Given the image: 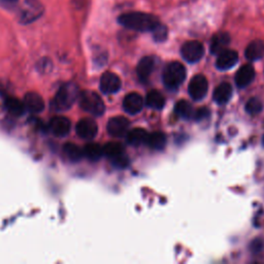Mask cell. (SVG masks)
Returning <instances> with one entry per match:
<instances>
[{"label": "cell", "mask_w": 264, "mask_h": 264, "mask_svg": "<svg viewBox=\"0 0 264 264\" xmlns=\"http://www.w3.org/2000/svg\"><path fill=\"white\" fill-rule=\"evenodd\" d=\"M118 22L125 28L139 32H152L160 24L157 17L141 12L123 14L118 18Z\"/></svg>", "instance_id": "cell-1"}, {"label": "cell", "mask_w": 264, "mask_h": 264, "mask_svg": "<svg viewBox=\"0 0 264 264\" xmlns=\"http://www.w3.org/2000/svg\"><path fill=\"white\" fill-rule=\"evenodd\" d=\"M186 78V69L180 62H170L163 71V83L169 90H177Z\"/></svg>", "instance_id": "cell-2"}, {"label": "cell", "mask_w": 264, "mask_h": 264, "mask_svg": "<svg viewBox=\"0 0 264 264\" xmlns=\"http://www.w3.org/2000/svg\"><path fill=\"white\" fill-rule=\"evenodd\" d=\"M78 96L79 93L76 85L72 83L64 84L60 87L54 98V107L58 111H66L72 107L74 101L78 99Z\"/></svg>", "instance_id": "cell-3"}, {"label": "cell", "mask_w": 264, "mask_h": 264, "mask_svg": "<svg viewBox=\"0 0 264 264\" xmlns=\"http://www.w3.org/2000/svg\"><path fill=\"white\" fill-rule=\"evenodd\" d=\"M78 101H79V107L85 112L89 113L93 116L99 117L106 111V107L101 97L93 91L87 90L79 93Z\"/></svg>", "instance_id": "cell-4"}, {"label": "cell", "mask_w": 264, "mask_h": 264, "mask_svg": "<svg viewBox=\"0 0 264 264\" xmlns=\"http://www.w3.org/2000/svg\"><path fill=\"white\" fill-rule=\"evenodd\" d=\"M181 54L186 61L190 63H195L202 58L205 54V48L201 43L197 40H190L183 45L181 49Z\"/></svg>", "instance_id": "cell-5"}, {"label": "cell", "mask_w": 264, "mask_h": 264, "mask_svg": "<svg viewBox=\"0 0 264 264\" xmlns=\"http://www.w3.org/2000/svg\"><path fill=\"white\" fill-rule=\"evenodd\" d=\"M43 6L38 0H26L21 11V21L25 24L31 23L43 15Z\"/></svg>", "instance_id": "cell-6"}, {"label": "cell", "mask_w": 264, "mask_h": 264, "mask_svg": "<svg viewBox=\"0 0 264 264\" xmlns=\"http://www.w3.org/2000/svg\"><path fill=\"white\" fill-rule=\"evenodd\" d=\"M209 89L208 79L202 74L195 75L189 84V94L194 100H201L206 97Z\"/></svg>", "instance_id": "cell-7"}, {"label": "cell", "mask_w": 264, "mask_h": 264, "mask_svg": "<svg viewBox=\"0 0 264 264\" xmlns=\"http://www.w3.org/2000/svg\"><path fill=\"white\" fill-rule=\"evenodd\" d=\"M75 131L80 138L86 140H91L97 135L98 127L94 120L85 118L77 122L75 126Z\"/></svg>", "instance_id": "cell-8"}, {"label": "cell", "mask_w": 264, "mask_h": 264, "mask_svg": "<svg viewBox=\"0 0 264 264\" xmlns=\"http://www.w3.org/2000/svg\"><path fill=\"white\" fill-rule=\"evenodd\" d=\"M121 88V79L113 72H106L100 78V90L105 94L117 93Z\"/></svg>", "instance_id": "cell-9"}, {"label": "cell", "mask_w": 264, "mask_h": 264, "mask_svg": "<svg viewBox=\"0 0 264 264\" xmlns=\"http://www.w3.org/2000/svg\"><path fill=\"white\" fill-rule=\"evenodd\" d=\"M129 128V121L124 117L112 118L108 123V132L114 137L124 136Z\"/></svg>", "instance_id": "cell-10"}, {"label": "cell", "mask_w": 264, "mask_h": 264, "mask_svg": "<svg viewBox=\"0 0 264 264\" xmlns=\"http://www.w3.org/2000/svg\"><path fill=\"white\" fill-rule=\"evenodd\" d=\"M49 128L55 136L64 137L69 133L71 124L70 121L65 117H55L51 120Z\"/></svg>", "instance_id": "cell-11"}, {"label": "cell", "mask_w": 264, "mask_h": 264, "mask_svg": "<svg viewBox=\"0 0 264 264\" xmlns=\"http://www.w3.org/2000/svg\"><path fill=\"white\" fill-rule=\"evenodd\" d=\"M238 61V54L232 50H224L218 55L217 68L220 70H227L232 68Z\"/></svg>", "instance_id": "cell-12"}, {"label": "cell", "mask_w": 264, "mask_h": 264, "mask_svg": "<svg viewBox=\"0 0 264 264\" xmlns=\"http://www.w3.org/2000/svg\"><path fill=\"white\" fill-rule=\"evenodd\" d=\"M25 110L32 114H39L45 109V101L43 97L34 92H29L24 97Z\"/></svg>", "instance_id": "cell-13"}, {"label": "cell", "mask_w": 264, "mask_h": 264, "mask_svg": "<svg viewBox=\"0 0 264 264\" xmlns=\"http://www.w3.org/2000/svg\"><path fill=\"white\" fill-rule=\"evenodd\" d=\"M124 111L130 115L138 114L144 108V99L137 93L128 94L123 101Z\"/></svg>", "instance_id": "cell-14"}, {"label": "cell", "mask_w": 264, "mask_h": 264, "mask_svg": "<svg viewBox=\"0 0 264 264\" xmlns=\"http://www.w3.org/2000/svg\"><path fill=\"white\" fill-rule=\"evenodd\" d=\"M255 77V69L252 65L247 64L241 66L235 75V83L237 87L245 88L249 86Z\"/></svg>", "instance_id": "cell-15"}, {"label": "cell", "mask_w": 264, "mask_h": 264, "mask_svg": "<svg viewBox=\"0 0 264 264\" xmlns=\"http://www.w3.org/2000/svg\"><path fill=\"white\" fill-rule=\"evenodd\" d=\"M230 43V36L228 33L221 32L217 33L216 35L213 36L212 42H211V53L214 55H219L221 52L226 50Z\"/></svg>", "instance_id": "cell-16"}, {"label": "cell", "mask_w": 264, "mask_h": 264, "mask_svg": "<svg viewBox=\"0 0 264 264\" xmlns=\"http://www.w3.org/2000/svg\"><path fill=\"white\" fill-rule=\"evenodd\" d=\"M232 96V87L228 83L220 84L214 91V100L218 105H225Z\"/></svg>", "instance_id": "cell-17"}, {"label": "cell", "mask_w": 264, "mask_h": 264, "mask_svg": "<svg viewBox=\"0 0 264 264\" xmlns=\"http://www.w3.org/2000/svg\"><path fill=\"white\" fill-rule=\"evenodd\" d=\"M153 69H154V59L152 57H144L139 61L136 68L138 78L143 83H146L149 79Z\"/></svg>", "instance_id": "cell-18"}, {"label": "cell", "mask_w": 264, "mask_h": 264, "mask_svg": "<svg viewBox=\"0 0 264 264\" xmlns=\"http://www.w3.org/2000/svg\"><path fill=\"white\" fill-rule=\"evenodd\" d=\"M246 58L250 61H257L264 57V43L262 40H254L246 49Z\"/></svg>", "instance_id": "cell-19"}, {"label": "cell", "mask_w": 264, "mask_h": 264, "mask_svg": "<svg viewBox=\"0 0 264 264\" xmlns=\"http://www.w3.org/2000/svg\"><path fill=\"white\" fill-rule=\"evenodd\" d=\"M148 132L143 128H134L127 133V143L133 147L146 144Z\"/></svg>", "instance_id": "cell-20"}, {"label": "cell", "mask_w": 264, "mask_h": 264, "mask_svg": "<svg viewBox=\"0 0 264 264\" xmlns=\"http://www.w3.org/2000/svg\"><path fill=\"white\" fill-rule=\"evenodd\" d=\"M166 135L163 132H154L152 134H149L147 137L146 144L153 150H163L166 146Z\"/></svg>", "instance_id": "cell-21"}, {"label": "cell", "mask_w": 264, "mask_h": 264, "mask_svg": "<svg viewBox=\"0 0 264 264\" xmlns=\"http://www.w3.org/2000/svg\"><path fill=\"white\" fill-rule=\"evenodd\" d=\"M6 108L7 110L9 111L10 114H12L13 116H16V117H20L24 114L25 112V106H24V103L19 100L18 98L16 97H12V96H9L7 99H6Z\"/></svg>", "instance_id": "cell-22"}, {"label": "cell", "mask_w": 264, "mask_h": 264, "mask_svg": "<svg viewBox=\"0 0 264 264\" xmlns=\"http://www.w3.org/2000/svg\"><path fill=\"white\" fill-rule=\"evenodd\" d=\"M83 154L91 161H97L104 156V150L98 144H88L83 149Z\"/></svg>", "instance_id": "cell-23"}, {"label": "cell", "mask_w": 264, "mask_h": 264, "mask_svg": "<svg viewBox=\"0 0 264 264\" xmlns=\"http://www.w3.org/2000/svg\"><path fill=\"white\" fill-rule=\"evenodd\" d=\"M146 105L154 110H161L165 105V99L158 91H151L146 97Z\"/></svg>", "instance_id": "cell-24"}, {"label": "cell", "mask_w": 264, "mask_h": 264, "mask_svg": "<svg viewBox=\"0 0 264 264\" xmlns=\"http://www.w3.org/2000/svg\"><path fill=\"white\" fill-rule=\"evenodd\" d=\"M174 111L179 117H181L183 119H191V118H193V115H194L192 106L188 101H185V100H181L177 105H175Z\"/></svg>", "instance_id": "cell-25"}, {"label": "cell", "mask_w": 264, "mask_h": 264, "mask_svg": "<svg viewBox=\"0 0 264 264\" xmlns=\"http://www.w3.org/2000/svg\"><path fill=\"white\" fill-rule=\"evenodd\" d=\"M63 152L67 156V158L71 161H78L84 156L83 150H80L76 145L74 144H66L63 147Z\"/></svg>", "instance_id": "cell-26"}, {"label": "cell", "mask_w": 264, "mask_h": 264, "mask_svg": "<svg viewBox=\"0 0 264 264\" xmlns=\"http://www.w3.org/2000/svg\"><path fill=\"white\" fill-rule=\"evenodd\" d=\"M103 150L104 155L109 157L110 159H113L124 153V148L119 143H109L105 147H103Z\"/></svg>", "instance_id": "cell-27"}, {"label": "cell", "mask_w": 264, "mask_h": 264, "mask_svg": "<svg viewBox=\"0 0 264 264\" xmlns=\"http://www.w3.org/2000/svg\"><path fill=\"white\" fill-rule=\"evenodd\" d=\"M246 111L250 115H257V114H259L262 111V104H261V101L258 98H256V97L251 98L247 103V105H246Z\"/></svg>", "instance_id": "cell-28"}, {"label": "cell", "mask_w": 264, "mask_h": 264, "mask_svg": "<svg viewBox=\"0 0 264 264\" xmlns=\"http://www.w3.org/2000/svg\"><path fill=\"white\" fill-rule=\"evenodd\" d=\"M154 39L156 42H164L167 37V28L161 23L152 31Z\"/></svg>", "instance_id": "cell-29"}, {"label": "cell", "mask_w": 264, "mask_h": 264, "mask_svg": "<svg viewBox=\"0 0 264 264\" xmlns=\"http://www.w3.org/2000/svg\"><path fill=\"white\" fill-rule=\"evenodd\" d=\"M112 162H113V165L117 168H120V169H123V168H126L128 165H129V158L123 153L115 158L112 159Z\"/></svg>", "instance_id": "cell-30"}, {"label": "cell", "mask_w": 264, "mask_h": 264, "mask_svg": "<svg viewBox=\"0 0 264 264\" xmlns=\"http://www.w3.org/2000/svg\"><path fill=\"white\" fill-rule=\"evenodd\" d=\"M209 116H210V111L206 108H202V109H199L196 112H194L193 118L196 121H201V120H205V119L209 118Z\"/></svg>", "instance_id": "cell-31"}, {"label": "cell", "mask_w": 264, "mask_h": 264, "mask_svg": "<svg viewBox=\"0 0 264 264\" xmlns=\"http://www.w3.org/2000/svg\"><path fill=\"white\" fill-rule=\"evenodd\" d=\"M251 248H252V250H253L254 252H259V251H261V250H262V241L259 240V239L254 240V241L252 242V245H251Z\"/></svg>", "instance_id": "cell-32"}, {"label": "cell", "mask_w": 264, "mask_h": 264, "mask_svg": "<svg viewBox=\"0 0 264 264\" xmlns=\"http://www.w3.org/2000/svg\"><path fill=\"white\" fill-rule=\"evenodd\" d=\"M5 2H7V3H11V4H14V3L18 2V0H5Z\"/></svg>", "instance_id": "cell-33"}, {"label": "cell", "mask_w": 264, "mask_h": 264, "mask_svg": "<svg viewBox=\"0 0 264 264\" xmlns=\"http://www.w3.org/2000/svg\"><path fill=\"white\" fill-rule=\"evenodd\" d=\"M263 144H264V137H263Z\"/></svg>", "instance_id": "cell-34"}]
</instances>
